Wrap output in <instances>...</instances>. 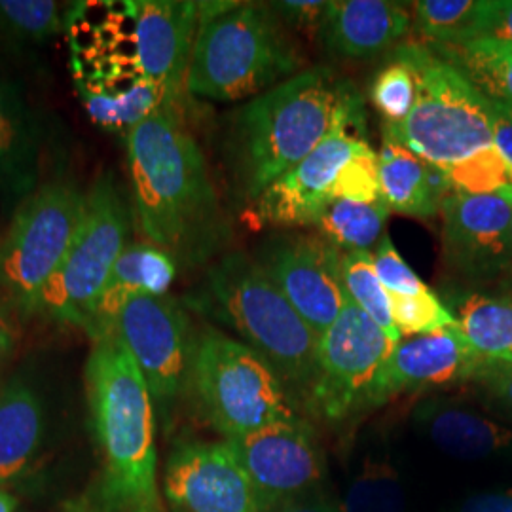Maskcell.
Here are the masks:
<instances>
[{
  "instance_id": "obj_1",
  "label": "cell",
  "mask_w": 512,
  "mask_h": 512,
  "mask_svg": "<svg viewBox=\"0 0 512 512\" xmlns=\"http://www.w3.org/2000/svg\"><path fill=\"white\" fill-rule=\"evenodd\" d=\"M131 217L145 241L177 264H202L226 238L202 148L171 112L156 110L126 135Z\"/></svg>"
},
{
  "instance_id": "obj_2",
  "label": "cell",
  "mask_w": 512,
  "mask_h": 512,
  "mask_svg": "<svg viewBox=\"0 0 512 512\" xmlns=\"http://www.w3.org/2000/svg\"><path fill=\"white\" fill-rule=\"evenodd\" d=\"M361 120V97L327 71H302L236 112L230 152L241 194L256 198L342 126Z\"/></svg>"
},
{
  "instance_id": "obj_3",
  "label": "cell",
  "mask_w": 512,
  "mask_h": 512,
  "mask_svg": "<svg viewBox=\"0 0 512 512\" xmlns=\"http://www.w3.org/2000/svg\"><path fill=\"white\" fill-rule=\"evenodd\" d=\"M84 382L110 505L126 512L158 511L154 399L116 334L92 340Z\"/></svg>"
},
{
  "instance_id": "obj_4",
  "label": "cell",
  "mask_w": 512,
  "mask_h": 512,
  "mask_svg": "<svg viewBox=\"0 0 512 512\" xmlns=\"http://www.w3.org/2000/svg\"><path fill=\"white\" fill-rule=\"evenodd\" d=\"M198 306L238 332L294 395L308 401L319 336L275 287L255 256L226 253L205 275Z\"/></svg>"
},
{
  "instance_id": "obj_5",
  "label": "cell",
  "mask_w": 512,
  "mask_h": 512,
  "mask_svg": "<svg viewBox=\"0 0 512 512\" xmlns=\"http://www.w3.org/2000/svg\"><path fill=\"white\" fill-rule=\"evenodd\" d=\"M302 57L270 4L236 2L200 21L186 76L192 97L236 103L296 76Z\"/></svg>"
},
{
  "instance_id": "obj_6",
  "label": "cell",
  "mask_w": 512,
  "mask_h": 512,
  "mask_svg": "<svg viewBox=\"0 0 512 512\" xmlns=\"http://www.w3.org/2000/svg\"><path fill=\"white\" fill-rule=\"evenodd\" d=\"M395 57L416 78V103L399 124H384V139L446 167L492 145L486 97L425 42L399 44Z\"/></svg>"
},
{
  "instance_id": "obj_7",
  "label": "cell",
  "mask_w": 512,
  "mask_h": 512,
  "mask_svg": "<svg viewBox=\"0 0 512 512\" xmlns=\"http://www.w3.org/2000/svg\"><path fill=\"white\" fill-rule=\"evenodd\" d=\"M188 389L205 421L224 439L298 418L274 368L220 330L196 334Z\"/></svg>"
},
{
  "instance_id": "obj_8",
  "label": "cell",
  "mask_w": 512,
  "mask_h": 512,
  "mask_svg": "<svg viewBox=\"0 0 512 512\" xmlns=\"http://www.w3.org/2000/svg\"><path fill=\"white\" fill-rule=\"evenodd\" d=\"M86 205L69 179L40 183L19 203L0 239V296L18 313L38 315L44 289L69 253Z\"/></svg>"
},
{
  "instance_id": "obj_9",
  "label": "cell",
  "mask_w": 512,
  "mask_h": 512,
  "mask_svg": "<svg viewBox=\"0 0 512 512\" xmlns=\"http://www.w3.org/2000/svg\"><path fill=\"white\" fill-rule=\"evenodd\" d=\"M131 224L122 188L110 171L101 173L86 192L80 226L69 253L42 293L38 315L88 334L110 272L128 247Z\"/></svg>"
},
{
  "instance_id": "obj_10",
  "label": "cell",
  "mask_w": 512,
  "mask_h": 512,
  "mask_svg": "<svg viewBox=\"0 0 512 512\" xmlns=\"http://www.w3.org/2000/svg\"><path fill=\"white\" fill-rule=\"evenodd\" d=\"M139 0H86L65 14V37L78 97H118L145 73L137 52Z\"/></svg>"
},
{
  "instance_id": "obj_11",
  "label": "cell",
  "mask_w": 512,
  "mask_h": 512,
  "mask_svg": "<svg viewBox=\"0 0 512 512\" xmlns=\"http://www.w3.org/2000/svg\"><path fill=\"white\" fill-rule=\"evenodd\" d=\"M395 342L348 294L338 319L319 336L308 404L329 421L365 408L366 395Z\"/></svg>"
},
{
  "instance_id": "obj_12",
  "label": "cell",
  "mask_w": 512,
  "mask_h": 512,
  "mask_svg": "<svg viewBox=\"0 0 512 512\" xmlns=\"http://www.w3.org/2000/svg\"><path fill=\"white\" fill-rule=\"evenodd\" d=\"M110 334H116L129 349L154 403H175L188 387L196 344L183 306L167 294L135 296L116 315Z\"/></svg>"
},
{
  "instance_id": "obj_13",
  "label": "cell",
  "mask_w": 512,
  "mask_h": 512,
  "mask_svg": "<svg viewBox=\"0 0 512 512\" xmlns=\"http://www.w3.org/2000/svg\"><path fill=\"white\" fill-rule=\"evenodd\" d=\"M224 440L249 476L260 512L317 497L325 482L323 452L313 429L300 418Z\"/></svg>"
},
{
  "instance_id": "obj_14",
  "label": "cell",
  "mask_w": 512,
  "mask_h": 512,
  "mask_svg": "<svg viewBox=\"0 0 512 512\" xmlns=\"http://www.w3.org/2000/svg\"><path fill=\"white\" fill-rule=\"evenodd\" d=\"M342 255L321 236L283 232L266 239L255 260L310 329L321 336L338 319L346 302Z\"/></svg>"
},
{
  "instance_id": "obj_15",
  "label": "cell",
  "mask_w": 512,
  "mask_h": 512,
  "mask_svg": "<svg viewBox=\"0 0 512 512\" xmlns=\"http://www.w3.org/2000/svg\"><path fill=\"white\" fill-rule=\"evenodd\" d=\"M164 495L173 512H260L228 440L177 446L165 463Z\"/></svg>"
},
{
  "instance_id": "obj_16",
  "label": "cell",
  "mask_w": 512,
  "mask_h": 512,
  "mask_svg": "<svg viewBox=\"0 0 512 512\" xmlns=\"http://www.w3.org/2000/svg\"><path fill=\"white\" fill-rule=\"evenodd\" d=\"M351 129L357 126L336 129L308 158L277 177L256 198L251 215L258 226L300 228L315 224L332 202V184L338 171L366 143Z\"/></svg>"
},
{
  "instance_id": "obj_17",
  "label": "cell",
  "mask_w": 512,
  "mask_h": 512,
  "mask_svg": "<svg viewBox=\"0 0 512 512\" xmlns=\"http://www.w3.org/2000/svg\"><path fill=\"white\" fill-rule=\"evenodd\" d=\"M444 260L458 274L492 279L512 262V202L454 192L440 207Z\"/></svg>"
},
{
  "instance_id": "obj_18",
  "label": "cell",
  "mask_w": 512,
  "mask_h": 512,
  "mask_svg": "<svg viewBox=\"0 0 512 512\" xmlns=\"http://www.w3.org/2000/svg\"><path fill=\"white\" fill-rule=\"evenodd\" d=\"M486 363L459 327L399 340L370 385L365 408H378L403 393L475 380Z\"/></svg>"
},
{
  "instance_id": "obj_19",
  "label": "cell",
  "mask_w": 512,
  "mask_h": 512,
  "mask_svg": "<svg viewBox=\"0 0 512 512\" xmlns=\"http://www.w3.org/2000/svg\"><path fill=\"white\" fill-rule=\"evenodd\" d=\"M200 29V2L139 0L137 52L145 78L162 93L165 112L183 120L186 76Z\"/></svg>"
},
{
  "instance_id": "obj_20",
  "label": "cell",
  "mask_w": 512,
  "mask_h": 512,
  "mask_svg": "<svg viewBox=\"0 0 512 512\" xmlns=\"http://www.w3.org/2000/svg\"><path fill=\"white\" fill-rule=\"evenodd\" d=\"M412 27V14L391 0H332L319 29L327 54L361 61L399 44Z\"/></svg>"
},
{
  "instance_id": "obj_21",
  "label": "cell",
  "mask_w": 512,
  "mask_h": 512,
  "mask_svg": "<svg viewBox=\"0 0 512 512\" xmlns=\"http://www.w3.org/2000/svg\"><path fill=\"white\" fill-rule=\"evenodd\" d=\"M412 420L440 452L463 461L490 458L512 444V429L456 399H427Z\"/></svg>"
},
{
  "instance_id": "obj_22",
  "label": "cell",
  "mask_w": 512,
  "mask_h": 512,
  "mask_svg": "<svg viewBox=\"0 0 512 512\" xmlns=\"http://www.w3.org/2000/svg\"><path fill=\"white\" fill-rule=\"evenodd\" d=\"M42 131L21 93L0 78V196L18 207L40 186Z\"/></svg>"
},
{
  "instance_id": "obj_23",
  "label": "cell",
  "mask_w": 512,
  "mask_h": 512,
  "mask_svg": "<svg viewBox=\"0 0 512 512\" xmlns=\"http://www.w3.org/2000/svg\"><path fill=\"white\" fill-rule=\"evenodd\" d=\"M177 266L173 256L148 241L128 243L110 272L88 336L97 340L110 334L116 315L131 298L141 294H167L175 281Z\"/></svg>"
},
{
  "instance_id": "obj_24",
  "label": "cell",
  "mask_w": 512,
  "mask_h": 512,
  "mask_svg": "<svg viewBox=\"0 0 512 512\" xmlns=\"http://www.w3.org/2000/svg\"><path fill=\"white\" fill-rule=\"evenodd\" d=\"M380 196L389 211L429 219L440 213L454 188L442 167L384 139L378 154Z\"/></svg>"
},
{
  "instance_id": "obj_25",
  "label": "cell",
  "mask_w": 512,
  "mask_h": 512,
  "mask_svg": "<svg viewBox=\"0 0 512 512\" xmlns=\"http://www.w3.org/2000/svg\"><path fill=\"white\" fill-rule=\"evenodd\" d=\"M46 433L37 387L16 376L0 387V488L18 482L35 463Z\"/></svg>"
},
{
  "instance_id": "obj_26",
  "label": "cell",
  "mask_w": 512,
  "mask_h": 512,
  "mask_svg": "<svg viewBox=\"0 0 512 512\" xmlns=\"http://www.w3.org/2000/svg\"><path fill=\"white\" fill-rule=\"evenodd\" d=\"M458 69L476 90L512 105V46L488 38L427 44Z\"/></svg>"
},
{
  "instance_id": "obj_27",
  "label": "cell",
  "mask_w": 512,
  "mask_h": 512,
  "mask_svg": "<svg viewBox=\"0 0 512 512\" xmlns=\"http://www.w3.org/2000/svg\"><path fill=\"white\" fill-rule=\"evenodd\" d=\"M461 334L484 361L512 359V298L467 296L458 311Z\"/></svg>"
},
{
  "instance_id": "obj_28",
  "label": "cell",
  "mask_w": 512,
  "mask_h": 512,
  "mask_svg": "<svg viewBox=\"0 0 512 512\" xmlns=\"http://www.w3.org/2000/svg\"><path fill=\"white\" fill-rule=\"evenodd\" d=\"M389 213L382 200L376 203L332 200L313 226L319 230L321 238L344 253H370L384 238Z\"/></svg>"
},
{
  "instance_id": "obj_29",
  "label": "cell",
  "mask_w": 512,
  "mask_h": 512,
  "mask_svg": "<svg viewBox=\"0 0 512 512\" xmlns=\"http://www.w3.org/2000/svg\"><path fill=\"white\" fill-rule=\"evenodd\" d=\"M342 512H406L399 471L385 459H366L349 482Z\"/></svg>"
},
{
  "instance_id": "obj_30",
  "label": "cell",
  "mask_w": 512,
  "mask_h": 512,
  "mask_svg": "<svg viewBox=\"0 0 512 512\" xmlns=\"http://www.w3.org/2000/svg\"><path fill=\"white\" fill-rule=\"evenodd\" d=\"M454 192L497 196L512 202V164L494 147L480 148L456 164L442 167Z\"/></svg>"
},
{
  "instance_id": "obj_31",
  "label": "cell",
  "mask_w": 512,
  "mask_h": 512,
  "mask_svg": "<svg viewBox=\"0 0 512 512\" xmlns=\"http://www.w3.org/2000/svg\"><path fill=\"white\" fill-rule=\"evenodd\" d=\"M80 101L97 128L120 133L124 137L156 110L164 109L162 93L150 80L118 97H86Z\"/></svg>"
},
{
  "instance_id": "obj_32",
  "label": "cell",
  "mask_w": 512,
  "mask_h": 512,
  "mask_svg": "<svg viewBox=\"0 0 512 512\" xmlns=\"http://www.w3.org/2000/svg\"><path fill=\"white\" fill-rule=\"evenodd\" d=\"M342 285L349 298L365 311L395 344L403 340V336L393 325L389 310V294L376 274L372 253L342 255Z\"/></svg>"
},
{
  "instance_id": "obj_33",
  "label": "cell",
  "mask_w": 512,
  "mask_h": 512,
  "mask_svg": "<svg viewBox=\"0 0 512 512\" xmlns=\"http://www.w3.org/2000/svg\"><path fill=\"white\" fill-rule=\"evenodd\" d=\"M478 0H420L414 4V27L425 44L459 42L469 37Z\"/></svg>"
},
{
  "instance_id": "obj_34",
  "label": "cell",
  "mask_w": 512,
  "mask_h": 512,
  "mask_svg": "<svg viewBox=\"0 0 512 512\" xmlns=\"http://www.w3.org/2000/svg\"><path fill=\"white\" fill-rule=\"evenodd\" d=\"M387 294L391 319L401 336H421L459 327L458 319L429 287L416 294Z\"/></svg>"
},
{
  "instance_id": "obj_35",
  "label": "cell",
  "mask_w": 512,
  "mask_h": 512,
  "mask_svg": "<svg viewBox=\"0 0 512 512\" xmlns=\"http://www.w3.org/2000/svg\"><path fill=\"white\" fill-rule=\"evenodd\" d=\"M0 27L25 42H46L65 27V16L52 0H0Z\"/></svg>"
},
{
  "instance_id": "obj_36",
  "label": "cell",
  "mask_w": 512,
  "mask_h": 512,
  "mask_svg": "<svg viewBox=\"0 0 512 512\" xmlns=\"http://www.w3.org/2000/svg\"><path fill=\"white\" fill-rule=\"evenodd\" d=\"M370 99L385 118V124H399L416 103V78L401 59H393L372 82Z\"/></svg>"
},
{
  "instance_id": "obj_37",
  "label": "cell",
  "mask_w": 512,
  "mask_h": 512,
  "mask_svg": "<svg viewBox=\"0 0 512 512\" xmlns=\"http://www.w3.org/2000/svg\"><path fill=\"white\" fill-rule=\"evenodd\" d=\"M332 200L357 203H376L380 196V165L378 154L368 143L342 165L332 184Z\"/></svg>"
},
{
  "instance_id": "obj_38",
  "label": "cell",
  "mask_w": 512,
  "mask_h": 512,
  "mask_svg": "<svg viewBox=\"0 0 512 512\" xmlns=\"http://www.w3.org/2000/svg\"><path fill=\"white\" fill-rule=\"evenodd\" d=\"M374 268L387 293L416 294L427 289L416 272L404 262L393 241L384 236L376 245Z\"/></svg>"
},
{
  "instance_id": "obj_39",
  "label": "cell",
  "mask_w": 512,
  "mask_h": 512,
  "mask_svg": "<svg viewBox=\"0 0 512 512\" xmlns=\"http://www.w3.org/2000/svg\"><path fill=\"white\" fill-rule=\"evenodd\" d=\"M471 38H488L512 46V0H478Z\"/></svg>"
},
{
  "instance_id": "obj_40",
  "label": "cell",
  "mask_w": 512,
  "mask_h": 512,
  "mask_svg": "<svg viewBox=\"0 0 512 512\" xmlns=\"http://www.w3.org/2000/svg\"><path fill=\"white\" fill-rule=\"evenodd\" d=\"M270 8L289 29H296V31L308 33V35H319V29H321L325 14L329 10V2L283 0V2H272Z\"/></svg>"
},
{
  "instance_id": "obj_41",
  "label": "cell",
  "mask_w": 512,
  "mask_h": 512,
  "mask_svg": "<svg viewBox=\"0 0 512 512\" xmlns=\"http://www.w3.org/2000/svg\"><path fill=\"white\" fill-rule=\"evenodd\" d=\"M476 382L482 385L497 403L503 404L512 412V366L507 363L488 361L478 370Z\"/></svg>"
},
{
  "instance_id": "obj_42",
  "label": "cell",
  "mask_w": 512,
  "mask_h": 512,
  "mask_svg": "<svg viewBox=\"0 0 512 512\" xmlns=\"http://www.w3.org/2000/svg\"><path fill=\"white\" fill-rule=\"evenodd\" d=\"M484 97L492 126V145L512 164V105L488 95Z\"/></svg>"
},
{
  "instance_id": "obj_43",
  "label": "cell",
  "mask_w": 512,
  "mask_h": 512,
  "mask_svg": "<svg viewBox=\"0 0 512 512\" xmlns=\"http://www.w3.org/2000/svg\"><path fill=\"white\" fill-rule=\"evenodd\" d=\"M18 313L0 296V374L12 361L19 346Z\"/></svg>"
},
{
  "instance_id": "obj_44",
  "label": "cell",
  "mask_w": 512,
  "mask_h": 512,
  "mask_svg": "<svg viewBox=\"0 0 512 512\" xmlns=\"http://www.w3.org/2000/svg\"><path fill=\"white\" fill-rule=\"evenodd\" d=\"M458 512H512V490L473 495Z\"/></svg>"
},
{
  "instance_id": "obj_45",
  "label": "cell",
  "mask_w": 512,
  "mask_h": 512,
  "mask_svg": "<svg viewBox=\"0 0 512 512\" xmlns=\"http://www.w3.org/2000/svg\"><path fill=\"white\" fill-rule=\"evenodd\" d=\"M275 512H342V507L336 501H330V499L317 495V497L287 505V507Z\"/></svg>"
},
{
  "instance_id": "obj_46",
  "label": "cell",
  "mask_w": 512,
  "mask_h": 512,
  "mask_svg": "<svg viewBox=\"0 0 512 512\" xmlns=\"http://www.w3.org/2000/svg\"><path fill=\"white\" fill-rule=\"evenodd\" d=\"M14 509H16V501L12 499V495L0 488V512H14Z\"/></svg>"
},
{
  "instance_id": "obj_47",
  "label": "cell",
  "mask_w": 512,
  "mask_h": 512,
  "mask_svg": "<svg viewBox=\"0 0 512 512\" xmlns=\"http://www.w3.org/2000/svg\"><path fill=\"white\" fill-rule=\"evenodd\" d=\"M507 274L511 275V277H512V262H511V268H509V272H507Z\"/></svg>"
},
{
  "instance_id": "obj_48",
  "label": "cell",
  "mask_w": 512,
  "mask_h": 512,
  "mask_svg": "<svg viewBox=\"0 0 512 512\" xmlns=\"http://www.w3.org/2000/svg\"><path fill=\"white\" fill-rule=\"evenodd\" d=\"M141 512H162V509H158V511H141Z\"/></svg>"
},
{
  "instance_id": "obj_49",
  "label": "cell",
  "mask_w": 512,
  "mask_h": 512,
  "mask_svg": "<svg viewBox=\"0 0 512 512\" xmlns=\"http://www.w3.org/2000/svg\"><path fill=\"white\" fill-rule=\"evenodd\" d=\"M507 365H511L512 366V359H511V361H507Z\"/></svg>"
}]
</instances>
